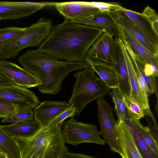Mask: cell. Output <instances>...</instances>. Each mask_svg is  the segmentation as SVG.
<instances>
[{
	"mask_svg": "<svg viewBox=\"0 0 158 158\" xmlns=\"http://www.w3.org/2000/svg\"><path fill=\"white\" fill-rule=\"evenodd\" d=\"M97 102L100 135L110 150L120 155L121 151L118 142L117 123L113 115V108L103 98L97 100Z\"/></svg>",
	"mask_w": 158,
	"mask_h": 158,
	"instance_id": "8",
	"label": "cell"
},
{
	"mask_svg": "<svg viewBox=\"0 0 158 158\" xmlns=\"http://www.w3.org/2000/svg\"><path fill=\"white\" fill-rule=\"evenodd\" d=\"M148 123L147 128L152 135L155 140L158 143V130L155 128L151 122L150 120L148 118H145Z\"/></svg>",
	"mask_w": 158,
	"mask_h": 158,
	"instance_id": "35",
	"label": "cell"
},
{
	"mask_svg": "<svg viewBox=\"0 0 158 158\" xmlns=\"http://www.w3.org/2000/svg\"><path fill=\"white\" fill-rule=\"evenodd\" d=\"M26 28L6 27L0 28V49L10 44L21 35Z\"/></svg>",
	"mask_w": 158,
	"mask_h": 158,
	"instance_id": "25",
	"label": "cell"
},
{
	"mask_svg": "<svg viewBox=\"0 0 158 158\" xmlns=\"http://www.w3.org/2000/svg\"><path fill=\"white\" fill-rule=\"evenodd\" d=\"M54 5L64 19L71 20L85 18L103 12L88 2H55Z\"/></svg>",
	"mask_w": 158,
	"mask_h": 158,
	"instance_id": "13",
	"label": "cell"
},
{
	"mask_svg": "<svg viewBox=\"0 0 158 158\" xmlns=\"http://www.w3.org/2000/svg\"><path fill=\"white\" fill-rule=\"evenodd\" d=\"M76 81L71 96L68 101L76 109L78 117L84 108L94 100L103 98L109 93V88L90 68L78 71L74 74Z\"/></svg>",
	"mask_w": 158,
	"mask_h": 158,
	"instance_id": "4",
	"label": "cell"
},
{
	"mask_svg": "<svg viewBox=\"0 0 158 158\" xmlns=\"http://www.w3.org/2000/svg\"><path fill=\"white\" fill-rule=\"evenodd\" d=\"M145 115L147 116L150 117L151 118V121L153 122V125L155 128L158 131V127L155 117L151 111L150 108L144 109Z\"/></svg>",
	"mask_w": 158,
	"mask_h": 158,
	"instance_id": "37",
	"label": "cell"
},
{
	"mask_svg": "<svg viewBox=\"0 0 158 158\" xmlns=\"http://www.w3.org/2000/svg\"><path fill=\"white\" fill-rule=\"evenodd\" d=\"M106 31L64 19L62 23L52 26L38 49L58 60L84 62L89 49Z\"/></svg>",
	"mask_w": 158,
	"mask_h": 158,
	"instance_id": "1",
	"label": "cell"
},
{
	"mask_svg": "<svg viewBox=\"0 0 158 158\" xmlns=\"http://www.w3.org/2000/svg\"><path fill=\"white\" fill-rule=\"evenodd\" d=\"M112 12L127 19L141 32L151 43L158 47V36L153 32L149 22L141 13L122 6Z\"/></svg>",
	"mask_w": 158,
	"mask_h": 158,
	"instance_id": "14",
	"label": "cell"
},
{
	"mask_svg": "<svg viewBox=\"0 0 158 158\" xmlns=\"http://www.w3.org/2000/svg\"><path fill=\"white\" fill-rule=\"evenodd\" d=\"M0 158H10L7 155L3 152L0 151Z\"/></svg>",
	"mask_w": 158,
	"mask_h": 158,
	"instance_id": "39",
	"label": "cell"
},
{
	"mask_svg": "<svg viewBox=\"0 0 158 158\" xmlns=\"http://www.w3.org/2000/svg\"><path fill=\"white\" fill-rule=\"evenodd\" d=\"M61 158H98L81 153L70 152L66 147Z\"/></svg>",
	"mask_w": 158,
	"mask_h": 158,
	"instance_id": "34",
	"label": "cell"
},
{
	"mask_svg": "<svg viewBox=\"0 0 158 158\" xmlns=\"http://www.w3.org/2000/svg\"><path fill=\"white\" fill-rule=\"evenodd\" d=\"M117 123L116 130L122 158H143L132 135L123 122Z\"/></svg>",
	"mask_w": 158,
	"mask_h": 158,
	"instance_id": "17",
	"label": "cell"
},
{
	"mask_svg": "<svg viewBox=\"0 0 158 158\" xmlns=\"http://www.w3.org/2000/svg\"><path fill=\"white\" fill-rule=\"evenodd\" d=\"M0 151L6 153L10 158H20L19 152L15 142L3 131L1 125Z\"/></svg>",
	"mask_w": 158,
	"mask_h": 158,
	"instance_id": "24",
	"label": "cell"
},
{
	"mask_svg": "<svg viewBox=\"0 0 158 158\" xmlns=\"http://www.w3.org/2000/svg\"><path fill=\"white\" fill-rule=\"evenodd\" d=\"M0 73L12 79L17 85L26 88L38 87L41 81L34 75L17 64L0 60Z\"/></svg>",
	"mask_w": 158,
	"mask_h": 158,
	"instance_id": "11",
	"label": "cell"
},
{
	"mask_svg": "<svg viewBox=\"0 0 158 158\" xmlns=\"http://www.w3.org/2000/svg\"><path fill=\"white\" fill-rule=\"evenodd\" d=\"M141 14L148 20L154 33L158 36V15L155 10L148 6Z\"/></svg>",
	"mask_w": 158,
	"mask_h": 158,
	"instance_id": "30",
	"label": "cell"
},
{
	"mask_svg": "<svg viewBox=\"0 0 158 158\" xmlns=\"http://www.w3.org/2000/svg\"><path fill=\"white\" fill-rule=\"evenodd\" d=\"M62 126L54 120L30 137L12 138L20 158H61L66 147Z\"/></svg>",
	"mask_w": 158,
	"mask_h": 158,
	"instance_id": "3",
	"label": "cell"
},
{
	"mask_svg": "<svg viewBox=\"0 0 158 158\" xmlns=\"http://www.w3.org/2000/svg\"><path fill=\"white\" fill-rule=\"evenodd\" d=\"M114 36L104 32L89 49L85 61L89 64H104L115 67L117 64L116 43Z\"/></svg>",
	"mask_w": 158,
	"mask_h": 158,
	"instance_id": "7",
	"label": "cell"
},
{
	"mask_svg": "<svg viewBox=\"0 0 158 158\" xmlns=\"http://www.w3.org/2000/svg\"><path fill=\"white\" fill-rule=\"evenodd\" d=\"M77 23L105 30L114 36L116 32V24L111 13L101 12L88 17L73 20Z\"/></svg>",
	"mask_w": 158,
	"mask_h": 158,
	"instance_id": "19",
	"label": "cell"
},
{
	"mask_svg": "<svg viewBox=\"0 0 158 158\" xmlns=\"http://www.w3.org/2000/svg\"><path fill=\"white\" fill-rule=\"evenodd\" d=\"M62 132L65 143L73 146L83 143L105 145L97 127L92 124L77 121L73 117L64 122Z\"/></svg>",
	"mask_w": 158,
	"mask_h": 158,
	"instance_id": "6",
	"label": "cell"
},
{
	"mask_svg": "<svg viewBox=\"0 0 158 158\" xmlns=\"http://www.w3.org/2000/svg\"><path fill=\"white\" fill-rule=\"evenodd\" d=\"M19 109L15 105L0 100V115L7 116L15 112Z\"/></svg>",
	"mask_w": 158,
	"mask_h": 158,
	"instance_id": "31",
	"label": "cell"
},
{
	"mask_svg": "<svg viewBox=\"0 0 158 158\" xmlns=\"http://www.w3.org/2000/svg\"><path fill=\"white\" fill-rule=\"evenodd\" d=\"M70 106L68 102L46 101L34 108V119L41 126H46L54 121Z\"/></svg>",
	"mask_w": 158,
	"mask_h": 158,
	"instance_id": "12",
	"label": "cell"
},
{
	"mask_svg": "<svg viewBox=\"0 0 158 158\" xmlns=\"http://www.w3.org/2000/svg\"><path fill=\"white\" fill-rule=\"evenodd\" d=\"M6 117V116H5L0 115V118H4Z\"/></svg>",
	"mask_w": 158,
	"mask_h": 158,
	"instance_id": "40",
	"label": "cell"
},
{
	"mask_svg": "<svg viewBox=\"0 0 158 158\" xmlns=\"http://www.w3.org/2000/svg\"><path fill=\"white\" fill-rule=\"evenodd\" d=\"M154 93H155L156 98L157 102L156 104H158V77H156L155 84V89Z\"/></svg>",
	"mask_w": 158,
	"mask_h": 158,
	"instance_id": "38",
	"label": "cell"
},
{
	"mask_svg": "<svg viewBox=\"0 0 158 158\" xmlns=\"http://www.w3.org/2000/svg\"><path fill=\"white\" fill-rule=\"evenodd\" d=\"M127 115L131 119L139 120L144 117V109L137 103L132 101L128 97L123 95Z\"/></svg>",
	"mask_w": 158,
	"mask_h": 158,
	"instance_id": "28",
	"label": "cell"
},
{
	"mask_svg": "<svg viewBox=\"0 0 158 158\" xmlns=\"http://www.w3.org/2000/svg\"><path fill=\"white\" fill-rule=\"evenodd\" d=\"M117 50V72L118 87V89L123 95L130 98L131 88L128 72L123 48V42L119 37H115Z\"/></svg>",
	"mask_w": 158,
	"mask_h": 158,
	"instance_id": "15",
	"label": "cell"
},
{
	"mask_svg": "<svg viewBox=\"0 0 158 158\" xmlns=\"http://www.w3.org/2000/svg\"><path fill=\"white\" fill-rule=\"evenodd\" d=\"M3 131L12 138H27L34 134L41 126L34 119L26 122L1 125Z\"/></svg>",
	"mask_w": 158,
	"mask_h": 158,
	"instance_id": "20",
	"label": "cell"
},
{
	"mask_svg": "<svg viewBox=\"0 0 158 158\" xmlns=\"http://www.w3.org/2000/svg\"><path fill=\"white\" fill-rule=\"evenodd\" d=\"M18 62L23 68L41 82L38 86L41 92L55 95L61 91V83L71 73L90 68L88 62H68L57 59L38 49L25 52Z\"/></svg>",
	"mask_w": 158,
	"mask_h": 158,
	"instance_id": "2",
	"label": "cell"
},
{
	"mask_svg": "<svg viewBox=\"0 0 158 158\" xmlns=\"http://www.w3.org/2000/svg\"><path fill=\"white\" fill-rule=\"evenodd\" d=\"M123 48L126 62L131 88L130 99L145 109L147 107L144 95L140 87L134 65L123 43Z\"/></svg>",
	"mask_w": 158,
	"mask_h": 158,
	"instance_id": "18",
	"label": "cell"
},
{
	"mask_svg": "<svg viewBox=\"0 0 158 158\" xmlns=\"http://www.w3.org/2000/svg\"><path fill=\"white\" fill-rule=\"evenodd\" d=\"M132 63L136 72L140 87L144 95L147 108H149L148 98L150 96V95L149 93L147 86L141 73L137 66L133 62Z\"/></svg>",
	"mask_w": 158,
	"mask_h": 158,
	"instance_id": "32",
	"label": "cell"
},
{
	"mask_svg": "<svg viewBox=\"0 0 158 158\" xmlns=\"http://www.w3.org/2000/svg\"><path fill=\"white\" fill-rule=\"evenodd\" d=\"M111 13L116 22L125 28L150 53L158 57V47L151 43L141 32L127 19L112 12Z\"/></svg>",
	"mask_w": 158,
	"mask_h": 158,
	"instance_id": "21",
	"label": "cell"
},
{
	"mask_svg": "<svg viewBox=\"0 0 158 158\" xmlns=\"http://www.w3.org/2000/svg\"><path fill=\"white\" fill-rule=\"evenodd\" d=\"M89 64L109 88L118 89V83L115 67L104 64L90 63Z\"/></svg>",
	"mask_w": 158,
	"mask_h": 158,
	"instance_id": "23",
	"label": "cell"
},
{
	"mask_svg": "<svg viewBox=\"0 0 158 158\" xmlns=\"http://www.w3.org/2000/svg\"><path fill=\"white\" fill-rule=\"evenodd\" d=\"M116 34L127 43L136 55L145 63L158 65V57L148 51L120 24L116 22Z\"/></svg>",
	"mask_w": 158,
	"mask_h": 158,
	"instance_id": "16",
	"label": "cell"
},
{
	"mask_svg": "<svg viewBox=\"0 0 158 158\" xmlns=\"http://www.w3.org/2000/svg\"><path fill=\"white\" fill-rule=\"evenodd\" d=\"M16 85L12 79L0 73V85Z\"/></svg>",
	"mask_w": 158,
	"mask_h": 158,
	"instance_id": "36",
	"label": "cell"
},
{
	"mask_svg": "<svg viewBox=\"0 0 158 158\" xmlns=\"http://www.w3.org/2000/svg\"><path fill=\"white\" fill-rule=\"evenodd\" d=\"M0 100L13 103L19 109H33L40 103L34 92L14 84L0 85Z\"/></svg>",
	"mask_w": 158,
	"mask_h": 158,
	"instance_id": "9",
	"label": "cell"
},
{
	"mask_svg": "<svg viewBox=\"0 0 158 158\" xmlns=\"http://www.w3.org/2000/svg\"><path fill=\"white\" fill-rule=\"evenodd\" d=\"M123 122L130 131L134 141L143 158H158L157 155L142 138L131 119L127 115Z\"/></svg>",
	"mask_w": 158,
	"mask_h": 158,
	"instance_id": "22",
	"label": "cell"
},
{
	"mask_svg": "<svg viewBox=\"0 0 158 158\" xmlns=\"http://www.w3.org/2000/svg\"><path fill=\"white\" fill-rule=\"evenodd\" d=\"M76 109L70 106L54 121L58 124L63 125L64 121L66 119L74 117L76 115Z\"/></svg>",
	"mask_w": 158,
	"mask_h": 158,
	"instance_id": "33",
	"label": "cell"
},
{
	"mask_svg": "<svg viewBox=\"0 0 158 158\" xmlns=\"http://www.w3.org/2000/svg\"><path fill=\"white\" fill-rule=\"evenodd\" d=\"M52 26L51 20L43 18L26 27L21 35L0 49V60L14 59L22 50L40 46L50 34Z\"/></svg>",
	"mask_w": 158,
	"mask_h": 158,
	"instance_id": "5",
	"label": "cell"
},
{
	"mask_svg": "<svg viewBox=\"0 0 158 158\" xmlns=\"http://www.w3.org/2000/svg\"><path fill=\"white\" fill-rule=\"evenodd\" d=\"M54 3L0 1V20H14L30 15Z\"/></svg>",
	"mask_w": 158,
	"mask_h": 158,
	"instance_id": "10",
	"label": "cell"
},
{
	"mask_svg": "<svg viewBox=\"0 0 158 158\" xmlns=\"http://www.w3.org/2000/svg\"><path fill=\"white\" fill-rule=\"evenodd\" d=\"M112 89L110 94L115 105L114 109L118 117L116 123H117L120 122H123L127 113L123 100V95L117 88Z\"/></svg>",
	"mask_w": 158,
	"mask_h": 158,
	"instance_id": "27",
	"label": "cell"
},
{
	"mask_svg": "<svg viewBox=\"0 0 158 158\" xmlns=\"http://www.w3.org/2000/svg\"><path fill=\"white\" fill-rule=\"evenodd\" d=\"M131 119L141 137L156 154L158 155V143L155 140L146 127H144L139 120Z\"/></svg>",
	"mask_w": 158,
	"mask_h": 158,
	"instance_id": "29",
	"label": "cell"
},
{
	"mask_svg": "<svg viewBox=\"0 0 158 158\" xmlns=\"http://www.w3.org/2000/svg\"><path fill=\"white\" fill-rule=\"evenodd\" d=\"M33 110L28 108L19 109L15 112L3 118L0 122L17 124L32 120L34 119Z\"/></svg>",
	"mask_w": 158,
	"mask_h": 158,
	"instance_id": "26",
	"label": "cell"
}]
</instances>
